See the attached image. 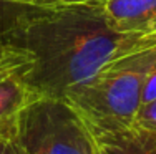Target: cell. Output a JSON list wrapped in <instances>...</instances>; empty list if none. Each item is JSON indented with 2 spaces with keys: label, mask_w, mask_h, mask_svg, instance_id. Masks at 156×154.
Returning a JSON list of instances; mask_svg holds the SVG:
<instances>
[{
  "label": "cell",
  "mask_w": 156,
  "mask_h": 154,
  "mask_svg": "<svg viewBox=\"0 0 156 154\" xmlns=\"http://www.w3.org/2000/svg\"><path fill=\"white\" fill-rule=\"evenodd\" d=\"M138 35L111 30L101 5L70 9L28 7L3 42L27 50L33 65L27 78L45 98L62 100L66 90L91 78L101 67L138 51Z\"/></svg>",
  "instance_id": "obj_1"
},
{
  "label": "cell",
  "mask_w": 156,
  "mask_h": 154,
  "mask_svg": "<svg viewBox=\"0 0 156 154\" xmlns=\"http://www.w3.org/2000/svg\"><path fill=\"white\" fill-rule=\"evenodd\" d=\"M156 61L154 48L138 50L115 58L83 83L65 91V101L90 134L133 128L141 106L143 83Z\"/></svg>",
  "instance_id": "obj_2"
},
{
  "label": "cell",
  "mask_w": 156,
  "mask_h": 154,
  "mask_svg": "<svg viewBox=\"0 0 156 154\" xmlns=\"http://www.w3.org/2000/svg\"><path fill=\"white\" fill-rule=\"evenodd\" d=\"M18 141L25 154H95L90 131L62 100L43 98L18 118Z\"/></svg>",
  "instance_id": "obj_3"
},
{
  "label": "cell",
  "mask_w": 156,
  "mask_h": 154,
  "mask_svg": "<svg viewBox=\"0 0 156 154\" xmlns=\"http://www.w3.org/2000/svg\"><path fill=\"white\" fill-rule=\"evenodd\" d=\"M32 65L33 56L23 48L0 63V124L18 119L28 106L45 98L27 78Z\"/></svg>",
  "instance_id": "obj_4"
},
{
  "label": "cell",
  "mask_w": 156,
  "mask_h": 154,
  "mask_svg": "<svg viewBox=\"0 0 156 154\" xmlns=\"http://www.w3.org/2000/svg\"><path fill=\"white\" fill-rule=\"evenodd\" d=\"M103 12L116 33L144 36L156 32V0H105Z\"/></svg>",
  "instance_id": "obj_5"
},
{
  "label": "cell",
  "mask_w": 156,
  "mask_h": 154,
  "mask_svg": "<svg viewBox=\"0 0 156 154\" xmlns=\"http://www.w3.org/2000/svg\"><path fill=\"white\" fill-rule=\"evenodd\" d=\"M95 154H156V138L135 128L91 134Z\"/></svg>",
  "instance_id": "obj_6"
},
{
  "label": "cell",
  "mask_w": 156,
  "mask_h": 154,
  "mask_svg": "<svg viewBox=\"0 0 156 154\" xmlns=\"http://www.w3.org/2000/svg\"><path fill=\"white\" fill-rule=\"evenodd\" d=\"M28 7H33L32 0H0V40H3L17 17Z\"/></svg>",
  "instance_id": "obj_7"
},
{
  "label": "cell",
  "mask_w": 156,
  "mask_h": 154,
  "mask_svg": "<svg viewBox=\"0 0 156 154\" xmlns=\"http://www.w3.org/2000/svg\"><path fill=\"white\" fill-rule=\"evenodd\" d=\"M133 128L156 138V100L140 106Z\"/></svg>",
  "instance_id": "obj_8"
},
{
  "label": "cell",
  "mask_w": 156,
  "mask_h": 154,
  "mask_svg": "<svg viewBox=\"0 0 156 154\" xmlns=\"http://www.w3.org/2000/svg\"><path fill=\"white\" fill-rule=\"evenodd\" d=\"M37 9H70L80 5H101L105 0H32Z\"/></svg>",
  "instance_id": "obj_9"
},
{
  "label": "cell",
  "mask_w": 156,
  "mask_h": 154,
  "mask_svg": "<svg viewBox=\"0 0 156 154\" xmlns=\"http://www.w3.org/2000/svg\"><path fill=\"white\" fill-rule=\"evenodd\" d=\"M0 154H25L18 141V126L0 134Z\"/></svg>",
  "instance_id": "obj_10"
},
{
  "label": "cell",
  "mask_w": 156,
  "mask_h": 154,
  "mask_svg": "<svg viewBox=\"0 0 156 154\" xmlns=\"http://www.w3.org/2000/svg\"><path fill=\"white\" fill-rule=\"evenodd\" d=\"M154 100H156V61L150 68L146 78H144L143 91H141V104H146V103Z\"/></svg>",
  "instance_id": "obj_11"
},
{
  "label": "cell",
  "mask_w": 156,
  "mask_h": 154,
  "mask_svg": "<svg viewBox=\"0 0 156 154\" xmlns=\"http://www.w3.org/2000/svg\"><path fill=\"white\" fill-rule=\"evenodd\" d=\"M18 50H20V46L12 45V43H7V42H3V40H0V63L5 61L9 56H12L13 53H17Z\"/></svg>",
  "instance_id": "obj_12"
},
{
  "label": "cell",
  "mask_w": 156,
  "mask_h": 154,
  "mask_svg": "<svg viewBox=\"0 0 156 154\" xmlns=\"http://www.w3.org/2000/svg\"><path fill=\"white\" fill-rule=\"evenodd\" d=\"M154 46H156V32H153L150 35L140 36L136 50H146V48H154Z\"/></svg>",
  "instance_id": "obj_13"
},
{
  "label": "cell",
  "mask_w": 156,
  "mask_h": 154,
  "mask_svg": "<svg viewBox=\"0 0 156 154\" xmlns=\"http://www.w3.org/2000/svg\"><path fill=\"white\" fill-rule=\"evenodd\" d=\"M18 126V119H13V121H9V123H2L0 124V134L5 133L9 129H13V128Z\"/></svg>",
  "instance_id": "obj_14"
}]
</instances>
